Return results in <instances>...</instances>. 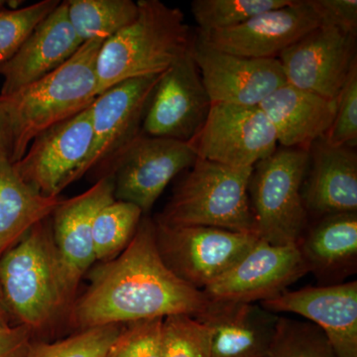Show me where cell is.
<instances>
[{
	"mask_svg": "<svg viewBox=\"0 0 357 357\" xmlns=\"http://www.w3.org/2000/svg\"><path fill=\"white\" fill-rule=\"evenodd\" d=\"M86 276L89 287L75 301L66 321L76 332L172 314L196 317L208 302L203 291L188 285L164 264L153 218L147 215L121 255L98 263Z\"/></svg>",
	"mask_w": 357,
	"mask_h": 357,
	"instance_id": "cell-1",
	"label": "cell"
},
{
	"mask_svg": "<svg viewBox=\"0 0 357 357\" xmlns=\"http://www.w3.org/2000/svg\"><path fill=\"white\" fill-rule=\"evenodd\" d=\"M103 40L93 39L64 65L8 96H0L4 147L13 163L46 129L79 114L98 98L96 61Z\"/></svg>",
	"mask_w": 357,
	"mask_h": 357,
	"instance_id": "cell-2",
	"label": "cell"
},
{
	"mask_svg": "<svg viewBox=\"0 0 357 357\" xmlns=\"http://www.w3.org/2000/svg\"><path fill=\"white\" fill-rule=\"evenodd\" d=\"M0 289L16 325L34 337L68 316L74 301L54 241L51 217L35 225L0 257Z\"/></svg>",
	"mask_w": 357,
	"mask_h": 357,
	"instance_id": "cell-3",
	"label": "cell"
},
{
	"mask_svg": "<svg viewBox=\"0 0 357 357\" xmlns=\"http://www.w3.org/2000/svg\"><path fill=\"white\" fill-rule=\"evenodd\" d=\"M137 4L135 20L102 45L96 61L98 96L122 82L163 74L191 50L195 34L181 9L159 0Z\"/></svg>",
	"mask_w": 357,
	"mask_h": 357,
	"instance_id": "cell-4",
	"label": "cell"
},
{
	"mask_svg": "<svg viewBox=\"0 0 357 357\" xmlns=\"http://www.w3.org/2000/svg\"><path fill=\"white\" fill-rule=\"evenodd\" d=\"M252 169L197 158L153 220L168 227H217L257 236L248 195Z\"/></svg>",
	"mask_w": 357,
	"mask_h": 357,
	"instance_id": "cell-5",
	"label": "cell"
},
{
	"mask_svg": "<svg viewBox=\"0 0 357 357\" xmlns=\"http://www.w3.org/2000/svg\"><path fill=\"white\" fill-rule=\"evenodd\" d=\"M309 150L277 148L253 166L249 201L258 238L273 245L298 244L309 227L302 185Z\"/></svg>",
	"mask_w": 357,
	"mask_h": 357,
	"instance_id": "cell-6",
	"label": "cell"
},
{
	"mask_svg": "<svg viewBox=\"0 0 357 357\" xmlns=\"http://www.w3.org/2000/svg\"><path fill=\"white\" fill-rule=\"evenodd\" d=\"M160 257L174 275L203 291L248 255L257 236L208 227H168L155 222Z\"/></svg>",
	"mask_w": 357,
	"mask_h": 357,
	"instance_id": "cell-7",
	"label": "cell"
},
{
	"mask_svg": "<svg viewBox=\"0 0 357 357\" xmlns=\"http://www.w3.org/2000/svg\"><path fill=\"white\" fill-rule=\"evenodd\" d=\"M161 76L122 82L91 103L93 140L82 178L91 175L96 182L109 177L119 157L142 133L148 105Z\"/></svg>",
	"mask_w": 357,
	"mask_h": 357,
	"instance_id": "cell-8",
	"label": "cell"
},
{
	"mask_svg": "<svg viewBox=\"0 0 357 357\" xmlns=\"http://www.w3.org/2000/svg\"><path fill=\"white\" fill-rule=\"evenodd\" d=\"M93 140L89 107L42 131L14 167L20 177L40 194L60 197L61 192L82 178Z\"/></svg>",
	"mask_w": 357,
	"mask_h": 357,
	"instance_id": "cell-9",
	"label": "cell"
},
{
	"mask_svg": "<svg viewBox=\"0 0 357 357\" xmlns=\"http://www.w3.org/2000/svg\"><path fill=\"white\" fill-rule=\"evenodd\" d=\"M198 158L252 168L276 151V133L259 107L213 103L203 128L189 141Z\"/></svg>",
	"mask_w": 357,
	"mask_h": 357,
	"instance_id": "cell-10",
	"label": "cell"
},
{
	"mask_svg": "<svg viewBox=\"0 0 357 357\" xmlns=\"http://www.w3.org/2000/svg\"><path fill=\"white\" fill-rule=\"evenodd\" d=\"M197 158L188 142L142 132L110 171L114 199L135 204L147 215L169 183L192 167Z\"/></svg>",
	"mask_w": 357,
	"mask_h": 357,
	"instance_id": "cell-11",
	"label": "cell"
},
{
	"mask_svg": "<svg viewBox=\"0 0 357 357\" xmlns=\"http://www.w3.org/2000/svg\"><path fill=\"white\" fill-rule=\"evenodd\" d=\"M357 31L321 24L279 56L287 84L337 100L357 65Z\"/></svg>",
	"mask_w": 357,
	"mask_h": 357,
	"instance_id": "cell-12",
	"label": "cell"
},
{
	"mask_svg": "<svg viewBox=\"0 0 357 357\" xmlns=\"http://www.w3.org/2000/svg\"><path fill=\"white\" fill-rule=\"evenodd\" d=\"M211 105L191 48L162 74L148 105L142 132L189 142L203 128Z\"/></svg>",
	"mask_w": 357,
	"mask_h": 357,
	"instance_id": "cell-13",
	"label": "cell"
},
{
	"mask_svg": "<svg viewBox=\"0 0 357 357\" xmlns=\"http://www.w3.org/2000/svg\"><path fill=\"white\" fill-rule=\"evenodd\" d=\"M307 273L298 244L273 245L259 239L203 292L208 300L256 304L278 297Z\"/></svg>",
	"mask_w": 357,
	"mask_h": 357,
	"instance_id": "cell-14",
	"label": "cell"
},
{
	"mask_svg": "<svg viewBox=\"0 0 357 357\" xmlns=\"http://www.w3.org/2000/svg\"><path fill=\"white\" fill-rule=\"evenodd\" d=\"M321 24L314 0H292L288 6L255 16L243 24L196 37L215 50L255 59H278L286 49Z\"/></svg>",
	"mask_w": 357,
	"mask_h": 357,
	"instance_id": "cell-15",
	"label": "cell"
},
{
	"mask_svg": "<svg viewBox=\"0 0 357 357\" xmlns=\"http://www.w3.org/2000/svg\"><path fill=\"white\" fill-rule=\"evenodd\" d=\"M192 55L211 102L258 107L287 84L278 59H255L215 50L194 37Z\"/></svg>",
	"mask_w": 357,
	"mask_h": 357,
	"instance_id": "cell-16",
	"label": "cell"
},
{
	"mask_svg": "<svg viewBox=\"0 0 357 357\" xmlns=\"http://www.w3.org/2000/svg\"><path fill=\"white\" fill-rule=\"evenodd\" d=\"M114 199V180L102 178L82 194L63 199L51 215L54 241L74 303L82 279L96 262L93 222L98 211Z\"/></svg>",
	"mask_w": 357,
	"mask_h": 357,
	"instance_id": "cell-17",
	"label": "cell"
},
{
	"mask_svg": "<svg viewBox=\"0 0 357 357\" xmlns=\"http://www.w3.org/2000/svg\"><path fill=\"white\" fill-rule=\"evenodd\" d=\"M275 312L299 314L319 326L337 357H357V282L307 286L259 303Z\"/></svg>",
	"mask_w": 357,
	"mask_h": 357,
	"instance_id": "cell-18",
	"label": "cell"
},
{
	"mask_svg": "<svg viewBox=\"0 0 357 357\" xmlns=\"http://www.w3.org/2000/svg\"><path fill=\"white\" fill-rule=\"evenodd\" d=\"M83 42L68 16L66 1L46 18L10 60L0 66L3 76L0 96H8L38 81L70 60Z\"/></svg>",
	"mask_w": 357,
	"mask_h": 357,
	"instance_id": "cell-19",
	"label": "cell"
},
{
	"mask_svg": "<svg viewBox=\"0 0 357 357\" xmlns=\"http://www.w3.org/2000/svg\"><path fill=\"white\" fill-rule=\"evenodd\" d=\"M307 215L318 218L357 213L356 148L333 146L324 137L309 148V165L302 185Z\"/></svg>",
	"mask_w": 357,
	"mask_h": 357,
	"instance_id": "cell-20",
	"label": "cell"
},
{
	"mask_svg": "<svg viewBox=\"0 0 357 357\" xmlns=\"http://www.w3.org/2000/svg\"><path fill=\"white\" fill-rule=\"evenodd\" d=\"M194 318L210 330L211 357H266L279 316L255 303L208 300Z\"/></svg>",
	"mask_w": 357,
	"mask_h": 357,
	"instance_id": "cell-21",
	"label": "cell"
},
{
	"mask_svg": "<svg viewBox=\"0 0 357 357\" xmlns=\"http://www.w3.org/2000/svg\"><path fill=\"white\" fill-rule=\"evenodd\" d=\"M258 107L271 122L281 147L309 150L314 141L325 137L332 126L337 100L286 84Z\"/></svg>",
	"mask_w": 357,
	"mask_h": 357,
	"instance_id": "cell-22",
	"label": "cell"
},
{
	"mask_svg": "<svg viewBox=\"0 0 357 357\" xmlns=\"http://www.w3.org/2000/svg\"><path fill=\"white\" fill-rule=\"evenodd\" d=\"M309 272L325 285L342 283L357 267V213L319 218L298 243Z\"/></svg>",
	"mask_w": 357,
	"mask_h": 357,
	"instance_id": "cell-23",
	"label": "cell"
},
{
	"mask_svg": "<svg viewBox=\"0 0 357 357\" xmlns=\"http://www.w3.org/2000/svg\"><path fill=\"white\" fill-rule=\"evenodd\" d=\"M62 197H45L16 171L0 146V257L37 223L50 218Z\"/></svg>",
	"mask_w": 357,
	"mask_h": 357,
	"instance_id": "cell-24",
	"label": "cell"
},
{
	"mask_svg": "<svg viewBox=\"0 0 357 357\" xmlns=\"http://www.w3.org/2000/svg\"><path fill=\"white\" fill-rule=\"evenodd\" d=\"M68 16L83 43L105 41L137 17L138 4L132 0H67Z\"/></svg>",
	"mask_w": 357,
	"mask_h": 357,
	"instance_id": "cell-25",
	"label": "cell"
},
{
	"mask_svg": "<svg viewBox=\"0 0 357 357\" xmlns=\"http://www.w3.org/2000/svg\"><path fill=\"white\" fill-rule=\"evenodd\" d=\"M144 213L135 204L116 201L98 211L93 225L96 261L107 262L121 255L133 238Z\"/></svg>",
	"mask_w": 357,
	"mask_h": 357,
	"instance_id": "cell-26",
	"label": "cell"
},
{
	"mask_svg": "<svg viewBox=\"0 0 357 357\" xmlns=\"http://www.w3.org/2000/svg\"><path fill=\"white\" fill-rule=\"evenodd\" d=\"M266 357H337L330 340L312 321L279 316Z\"/></svg>",
	"mask_w": 357,
	"mask_h": 357,
	"instance_id": "cell-27",
	"label": "cell"
},
{
	"mask_svg": "<svg viewBox=\"0 0 357 357\" xmlns=\"http://www.w3.org/2000/svg\"><path fill=\"white\" fill-rule=\"evenodd\" d=\"M292 0H195L191 11L199 32L220 31L243 24L263 13L288 6Z\"/></svg>",
	"mask_w": 357,
	"mask_h": 357,
	"instance_id": "cell-28",
	"label": "cell"
},
{
	"mask_svg": "<svg viewBox=\"0 0 357 357\" xmlns=\"http://www.w3.org/2000/svg\"><path fill=\"white\" fill-rule=\"evenodd\" d=\"M123 326L86 328L54 342L34 338L27 357H105Z\"/></svg>",
	"mask_w": 357,
	"mask_h": 357,
	"instance_id": "cell-29",
	"label": "cell"
},
{
	"mask_svg": "<svg viewBox=\"0 0 357 357\" xmlns=\"http://www.w3.org/2000/svg\"><path fill=\"white\" fill-rule=\"evenodd\" d=\"M59 0H43L18 9H0V66L15 55L30 35L59 6Z\"/></svg>",
	"mask_w": 357,
	"mask_h": 357,
	"instance_id": "cell-30",
	"label": "cell"
},
{
	"mask_svg": "<svg viewBox=\"0 0 357 357\" xmlns=\"http://www.w3.org/2000/svg\"><path fill=\"white\" fill-rule=\"evenodd\" d=\"M162 357H211L210 330L189 314L163 319Z\"/></svg>",
	"mask_w": 357,
	"mask_h": 357,
	"instance_id": "cell-31",
	"label": "cell"
},
{
	"mask_svg": "<svg viewBox=\"0 0 357 357\" xmlns=\"http://www.w3.org/2000/svg\"><path fill=\"white\" fill-rule=\"evenodd\" d=\"M163 319L126 324L105 357H162Z\"/></svg>",
	"mask_w": 357,
	"mask_h": 357,
	"instance_id": "cell-32",
	"label": "cell"
},
{
	"mask_svg": "<svg viewBox=\"0 0 357 357\" xmlns=\"http://www.w3.org/2000/svg\"><path fill=\"white\" fill-rule=\"evenodd\" d=\"M324 139L333 146H357V65L337 96L335 119Z\"/></svg>",
	"mask_w": 357,
	"mask_h": 357,
	"instance_id": "cell-33",
	"label": "cell"
},
{
	"mask_svg": "<svg viewBox=\"0 0 357 357\" xmlns=\"http://www.w3.org/2000/svg\"><path fill=\"white\" fill-rule=\"evenodd\" d=\"M321 16V24H330L357 31L356 0H314Z\"/></svg>",
	"mask_w": 357,
	"mask_h": 357,
	"instance_id": "cell-34",
	"label": "cell"
},
{
	"mask_svg": "<svg viewBox=\"0 0 357 357\" xmlns=\"http://www.w3.org/2000/svg\"><path fill=\"white\" fill-rule=\"evenodd\" d=\"M33 340L31 330L23 325L0 330V357H27Z\"/></svg>",
	"mask_w": 357,
	"mask_h": 357,
	"instance_id": "cell-35",
	"label": "cell"
},
{
	"mask_svg": "<svg viewBox=\"0 0 357 357\" xmlns=\"http://www.w3.org/2000/svg\"><path fill=\"white\" fill-rule=\"evenodd\" d=\"M15 325V321H14L13 316H11L8 307L6 306L1 289H0V330H6V328H11V326Z\"/></svg>",
	"mask_w": 357,
	"mask_h": 357,
	"instance_id": "cell-36",
	"label": "cell"
},
{
	"mask_svg": "<svg viewBox=\"0 0 357 357\" xmlns=\"http://www.w3.org/2000/svg\"><path fill=\"white\" fill-rule=\"evenodd\" d=\"M0 146L4 147V133H3V126H2L1 117H0Z\"/></svg>",
	"mask_w": 357,
	"mask_h": 357,
	"instance_id": "cell-37",
	"label": "cell"
},
{
	"mask_svg": "<svg viewBox=\"0 0 357 357\" xmlns=\"http://www.w3.org/2000/svg\"><path fill=\"white\" fill-rule=\"evenodd\" d=\"M6 1H1V0H0V9L3 8L4 4H6Z\"/></svg>",
	"mask_w": 357,
	"mask_h": 357,
	"instance_id": "cell-38",
	"label": "cell"
}]
</instances>
